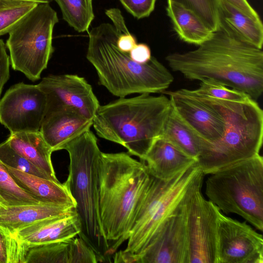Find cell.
<instances>
[{"label": "cell", "instance_id": "obj_1", "mask_svg": "<svg viewBox=\"0 0 263 263\" xmlns=\"http://www.w3.org/2000/svg\"><path fill=\"white\" fill-rule=\"evenodd\" d=\"M169 67L191 80L210 79L256 101L263 91V51L241 39L222 21L194 50L168 54Z\"/></svg>", "mask_w": 263, "mask_h": 263}, {"label": "cell", "instance_id": "obj_2", "mask_svg": "<svg viewBox=\"0 0 263 263\" xmlns=\"http://www.w3.org/2000/svg\"><path fill=\"white\" fill-rule=\"evenodd\" d=\"M153 178L144 162L128 153H101L98 163L99 213L109 246V256L127 240Z\"/></svg>", "mask_w": 263, "mask_h": 263}, {"label": "cell", "instance_id": "obj_3", "mask_svg": "<svg viewBox=\"0 0 263 263\" xmlns=\"http://www.w3.org/2000/svg\"><path fill=\"white\" fill-rule=\"evenodd\" d=\"M88 35L87 59L95 68L100 84L112 95L124 98L133 93L163 92L173 82L172 73L155 57L139 63L129 53L120 50L113 25L102 23Z\"/></svg>", "mask_w": 263, "mask_h": 263}, {"label": "cell", "instance_id": "obj_4", "mask_svg": "<svg viewBox=\"0 0 263 263\" xmlns=\"http://www.w3.org/2000/svg\"><path fill=\"white\" fill-rule=\"evenodd\" d=\"M171 106L164 95L143 93L100 105L92 126L98 136L125 147L143 161L162 130Z\"/></svg>", "mask_w": 263, "mask_h": 263}, {"label": "cell", "instance_id": "obj_5", "mask_svg": "<svg viewBox=\"0 0 263 263\" xmlns=\"http://www.w3.org/2000/svg\"><path fill=\"white\" fill-rule=\"evenodd\" d=\"M90 130L64 147L69 154V174L64 182L76 202L82 230L79 236L95 252L101 262H106L109 246L100 220L98 163L102 152Z\"/></svg>", "mask_w": 263, "mask_h": 263}, {"label": "cell", "instance_id": "obj_6", "mask_svg": "<svg viewBox=\"0 0 263 263\" xmlns=\"http://www.w3.org/2000/svg\"><path fill=\"white\" fill-rule=\"evenodd\" d=\"M227 128L213 142L201 140L197 164L204 175L259 154L263 139V111L251 98L223 100Z\"/></svg>", "mask_w": 263, "mask_h": 263}, {"label": "cell", "instance_id": "obj_7", "mask_svg": "<svg viewBox=\"0 0 263 263\" xmlns=\"http://www.w3.org/2000/svg\"><path fill=\"white\" fill-rule=\"evenodd\" d=\"M205 181L208 200L263 230V159L259 154L222 167Z\"/></svg>", "mask_w": 263, "mask_h": 263}, {"label": "cell", "instance_id": "obj_8", "mask_svg": "<svg viewBox=\"0 0 263 263\" xmlns=\"http://www.w3.org/2000/svg\"><path fill=\"white\" fill-rule=\"evenodd\" d=\"M203 175L196 162L168 180L153 176L123 251L131 255L140 253L163 221Z\"/></svg>", "mask_w": 263, "mask_h": 263}, {"label": "cell", "instance_id": "obj_9", "mask_svg": "<svg viewBox=\"0 0 263 263\" xmlns=\"http://www.w3.org/2000/svg\"><path fill=\"white\" fill-rule=\"evenodd\" d=\"M59 22L48 3L38 4L9 32L6 46L12 68L32 81L38 80L53 52L52 33Z\"/></svg>", "mask_w": 263, "mask_h": 263}, {"label": "cell", "instance_id": "obj_10", "mask_svg": "<svg viewBox=\"0 0 263 263\" xmlns=\"http://www.w3.org/2000/svg\"><path fill=\"white\" fill-rule=\"evenodd\" d=\"M203 178L193 187L185 201L189 263H217V232L221 211L204 198Z\"/></svg>", "mask_w": 263, "mask_h": 263}, {"label": "cell", "instance_id": "obj_11", "mask_svg": "<svg viewBox=\"0 0 263 263\" xmlns=\"http://www.w3.org/2000/svg\"><path fill=\"white\" fill-rule=\"evenodd\" d=\"M187 195L163 221L140 253L131 255L121 250L117 254L118 262L189 263L185 210Z\"/></svg>", "mask_w": 263, "mask_h": 263}, {"label": "cell", "instance_id": "obj_12", "mask_svg": "<svg viewBox=\"0 0 263 263\" xmlns=\"http://www.w3.org/2000/svg\"><path fill=\"white\" fill-rule=\"evenodd\" d=\"M163 92L176 113L203 141L213 142L222 136L227 125L223 100L185 88Z\"/></svg>", "mask_w": 263, "mask_h": 263}, {"label": "cell", "instance_id": "obj_13", "mask_svg": "<svg viewBox=\"0 0 263 263\" xmlns=\"http://www.w3.org/2000/svg\"><path fill=\"white\" fill-rule=\"evenodd\" d=\"M46 110V96L39 86L18 83L0 100V123L11 134L37 132Z\"/></svg>", "mask_w": 263, "mask_h": 263}, {"label": "cell", "instance_id": "obj_14", "mask_svg": "<svg viewBox=\"0 0 263 263\" xmlns=\"http://www.w3.org/2000/svg\"><path fill=\"white\" fill-rule=\"evenodd\" d=\"M217 263H263V238L246 222L220 213Z\"/></svg>", "mask_w": 263, "mask_h": 263}, {"label": "cell", "instance_id": "obj_15", "mask_svg": "<svg viewBox=\"0 0 263 263\" xmlns=\"http://www.w3.org/2000/svg\"><path fill=\"white\" fill-rule=\"evenodd\" d=\"M37 85L46 95L47 110L58 106H69L93 119L100 105L91 86L77 74H50Z\"/></svg>", "mask_w": 263, "mask_h": 263}, {"label": "cell", "instance_id": "obj_16", "mask_svg": "<svg viewBox=\"0 0 263 263\" xmlns=\"http://www.w3.org/2000/svg\"><path fill=\"white\" fill-rule=\"evenodd\" d=\"M93 119L86 118L74 108L65 106L46 111L40 131L52 152L64 147L90 130Z\"/></svg>", "mask_w": 263, "mask_h": 263}, {"label": "cell", "instance_id": "obj_17", "mask_svg": "<svg viewBox=\"0 0 263 263\" xmlns=\"http://www.w3.org/2000/svg\"><path fill=\"white\" fill-rule=\"evenodd\" d=\"M82 225L76 209L49 217L24 227L12 236L26 245L63 241L81 233Z\"/></svg>", "mask_w": 263, "mask_h": 263}, {"label": "cell", "instance_id": "obj_18", "mask_svg": "<svg viewBox=\"0 0 263 263\" xmlns=\"http://www.w3.org/2000/svg\"><path fill=\"white\" fill-rule=\"evenodd\" d=\"M23 245L24 263H90L95 257L93 250L80 236L53 242Z\"/></svg>", "mask_w": 263, "mask_h": 263}, {"label": "cell", "instance_id": "obj_19", "mask_svg": "<svg viewBox=\"0 0 263 263\" xmlns=\"http://www.w3.org/2000/svg\"><path fill=\"white\" fill-rule=\"evenodd\" d=\"M142 161L152 176L163 180L172 179L197 162L160 136L155 140Z\"/></svg>", "mask_w": 263, "mask_h": 263}, {"label": "cell", "instance_id": "obj_20", "mask_svg": "<svg viewBox=\"0 0 263 263\" xmlns=\"http://www.w3.org/2000/svg\"><path fill=\"white\" fill-rule=\"evenodd\" d=\"M4 165L16 183L39 202L76 208V202L64 183L55 182Z\"/></svg>", "mask_w": 263, "mask_h": 263}, {"label": "cell", "instance_id": "obj_21", "mask_svg": "<svg viewBox=\"0 0 263 263\" xmlns=\"http://www.w3.org/2000/svg\"><path fill=\"white\" fill-rule=\"evenodd\" d=\"M74 209L71 206L45 203L0 205V228L12 236L18 230L37 221Z\"/></svg>", "mask_w": 263, "mask_h": 263}, {"label": "cell", "instance_id": "obj_22", "mask_svg": "<svg viewBox=\"0 0 263 263\" xmlns=\"http://www.w3.org/2000/svg\"><path fill=\"white\" fill-rule=\"evenodd\" d=\"M7 141L11 148L46 174L51 180L60 182L51 162L53 152L40 130L10 134Z\"/></svg>", "mask_w": 263, "mask_h": 263}, {"label": "cell", "instance_id": "obj_23", "mask_svg": "<svg viewBox=\"0 0 263 263\" xmlns=\"http://www.w3.org/2000/svg\"><path fill=\"white\" fill-rule=\"evenodd\" d=\"M167 14L179 38L187 43L199 45L212 36L201 19L191 10L171 0H167Z\"/></svg>", "mask_w": 263, "mask_h": 263}, {"label": "cell", "instance_id": "obj_24", "mask_svg": "<svg viewBox=\"0 0 263 263\" xmlns=\"http://www.w3.org/2000/svg\"><path fill=\"white\" fill-rule=\"evenodd\" d=\"M160 136L197 160L202 139L176 113L172 105Z\"/></svg>", "mask_w": 263, "mask_h": 263}, {"label": "cell", "instance_id": "obj_25", "mask_svg": "<svg viewBox=\"0 0 263 263\" xmlns=\"http://www.w3.org/2000/svg\"><path fill=\"white\" fill-rule=\"evenodd\" d=\"M221 21L241 39L262 49L263 25L224 0H220Z\"/></svg>", "mask_w": 263, "mask_h": 263}, {"label": "cell", "instance_id": "obj_26", "mask_svg": "<svg viewBox=\"0 0 263 263\" xmlns=\"http://www.w3.org/2000/svg\"><path fill=\"white\" fill-rule=\"evenodd\" d=\"M59 6L63 18L79 32L87 31L95 15L92 0H54Z\"/></svg>", "mask_w": 263, "mask_h": 263}, {"label": "cell", "instance_id": "obj_27", "mask_svg": "<svg viewBox=\"0 0 263 263\" xmlns=\"http://www.w3.org/2000/svg\"><path fill=\"white\" fill-rule=\"evenodd\" d=\"M40 203L16 183L0 161V205L10 206Z\"/></svg>", "mask_w": 263, "mask_h": 263}, {"label": "cell", "instance_id": "obj_28", "mask_svg": "<svg viewBox=\"0 0 263 263\" xmlns=\"http://www.w3.org/2000/svg\"><path fill=\"white\" fill-rule=\"evenodd\" d=\"M197 15L212 31H216L221 24L220 0H171Z\"/></svg>", "mask_w": 263, "mask_h": 263}, {"label": "cell", "instance_id": "obj_29", "mask_svg": "<svg viewBox=\"0 0 263 263\" xmlns=\"http://www.w3.org/2000/svg\"><path fill=\"white\" fill-rule=\"evenodd\" d=\"M38 4L19 0H0V36L14 26Z\"/></svg>", "mask_w": 263, "mask_h": 263}, {"label": "cell", "instance_id": "obj_30", "mask_svg": "<svg viewBox=\"0 0 263 263\" xmlns=\"http://www.w3.org/2000/svg\"><path fill=\"white\" fill-rule=\"evenodd\" d=\"M0 161L9 167L50 180L46 174L11 148L7 140L0 144Z\"/></svg>", "mask_w": 263, "mask_h": 263}, {"label": "cell", "instance_id": "obj_31", "mask_svg": "<svg viewBox=\"0 0 263 263\" xmlns=\"http://www.w3.org/2000/svg\"><path fill=\"white\" fill-rule=\"evenodd\" d=\"M194 91L200 95L227 101L241 102L251 98L243 92L229 88L223 84L210 79L201 80L199 88Z\"/></svg>", "mask_w": 263, "mask_h": 263}, {"label": "cell", "instance_id": "obj_32", "mask_svg": "<svg viewBox=\"0 0 263 263\" xmlns=\"http://www.w3.org/2000/svg\"><path fill=\"white\" fill-rule=\"evenodd\" d=\"M23 245L0 228V263H24Z\"/></svg>", "mask_w": 263, "mask_h": 263}, {"label": "cell", "instance_id": "obj_33", "mask_svg": "<svg viewBox=\"0 0 263 263\" xmlns=\"http://www.w3.org/2000/svg\"><path fill=\"white\" fill-rule=\"evenodd\" d=\"M127 11L137 19L148 17L155 9L156 0H119Z\"/></svg>", "mask_w": 263, "mask_h": 263}, {"label": "cell", "instance_id": "obj_34", "mask_svg": "<svg viewBox=\"0 0 263 263\" xmlns=\"http://www.w3.org/2000/svg\"><path fill=\"white\" fill-rule=\"evenodd\" d=\"M10 62L6 45L3 41L0 39V96L5 84L9 78Z\"/></svg>", "mask_w": 263, "mask_h": 263}, {"label": "cell", "instance_id": "obj_35", "mask_svg": "<svg viewBox=\"0 0 263 263\" xmlns=\"http://www.w3.org/2000/svg\"><path fill=\"white\" fill-rule=\"evenodd\" d=\"M129 55L134 61L142 64L148 62L152 58L149 46L144 43L137 44L129 51Z\"/></svg>", "mask_w": 263, "mask_h": 263}, {"label": "cell", "instance_id": "obj_36", "mask_svg": "<svg viewBox=\"0 0 263 263\" xmlns=\"http://www.w3.org/2000/svg\"><path fill=\"white\" fill-rule=\"evenodd\" d=\"M117 32V46L118 49L123 52L129 53L137 44L136 37L128 30L123 32Z\"/></svg>", "mask_w": 263, "mask_h": 263}, {"label": "cell", "instance_id": "obj_37", "mask_svg": "<svg viewBox=\"0 0 263 263\" xmlns=\"http://www.w3.org/2000/svg\"><path fill=\"white\" fill-rule=\"evenodd\" d=\"M254 21L262 23L259 15L248 0H224Z\"/></svg>", "mask_w": 263, "mask_h": 263}, {"label": "cell", "instance_id": "obj_38", "mask_svg": "<svg viewBox=\"0 0 263 263\" xmlns=\"http://www.w3.org/2000/svg\"><path fill=\"white\" fill-rule=\"evenodd\" d=\"M19 1L32 2L36 3L37 4H43V3H48L49 4L52 0H19Z\"/></svg>", "mask_w": 263, "mask_h": 263}]
</instances>
